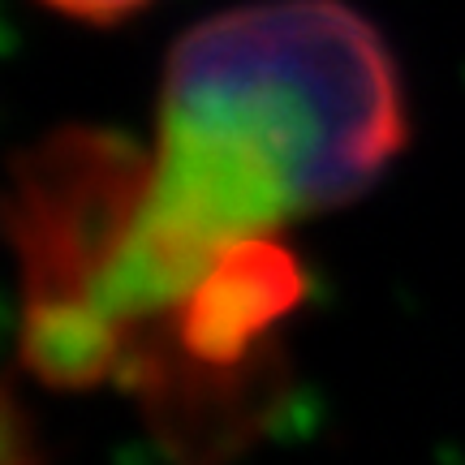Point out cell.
<instances>
[{
	"instance_id": "cell-1",
	"label": "cell",
	"mask_w": 465,
	"mask_h": 465,
	"mask_svg": "<svg viewBox=\"0 0 465 465\" xmlns=\"http://www.w3.org/2000/svg\"><path fill=\"white\" fill-rule=\"evenodd\" d=\"M405 147L401 65L349 0H250L190 26L104 315L138 336L224 246L362 199Z\"/></svg>"
},
{
	"instance_id": "cell-2",
	"label": "cell",
	"mask_w": 465,
	"mask_h": 465,
	"mask_svg": "<svg viewBox=\"0 0 465 465\" xmlns=\"http://www.w3.org/2000/svg\"><path fill=\"white\" fill-rule=\"evenodd\" d=\"M151 155L100 125H61L9 164L0 224L22 276V366L48 388L86 392L125 375L130 336L104 289L147 203Z\"/></svg>"
},
{
	"instance_id": "cell-3",
	"label": "cell",
	"mask_w": 465,
	"mask_h": 465,
	"mask_svg": "<svg viewBox=\"0 0 465 465\" xmlns=\"http://www.w3.org/2000/svg\"><path fill=\"white\" fill-rule=\"evenodd\" d=\"M311 293V276L276 232L224 246L160 319L143 323L168 349L207 366H246L281 353L276 332Z\"/></svg>"
},
{
	"instance_id": "cell-4",
	"label": "cell",
	"mask_w": 465,
	"mask_h": 465,
	"mask_svg": "<svg viewBox=\"0 0 465 465\" xmlns=\"http://www.w3.org/2000/svg\"><path fill=\"white\" fill-rule=\"evenodd\" d=\"M35 457H44V449H39L31 414L14 401V392L0 388V465L35 461Z\"/></svg>"
},
{
	"instance_id": "cell-5",
	"label": "cell",
	"mask_w": 465,
	"mask_h": 465,
	"mask_svg": "<svg viewBox=\"0 0 465 465\" xmlns=\"http://www.w3.org/2000/svg\"><path fill=\"white\" fill-rule=\"evenodd\" d=\"M44 9L61 17H74V22H91V26H116V22H125V17L143 14L147 5L155 0H39Z\"/></svg>"
}]
</instances>
